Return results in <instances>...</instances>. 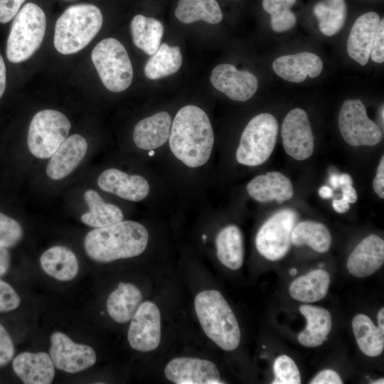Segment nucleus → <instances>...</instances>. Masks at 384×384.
Wrapping results in <instances>:
<instances>
[{"label":"nucleus","instance_id":"51","mask_svg":"<svg viewBox=\"0 0 384 384\" xmlns=\"http://www.w3.org/2000/svg\"><path fill=\"white\" fill-rule=\"evenodd\" d=\"M378 327L384 331V308H381L377 315Z\"/></svg>","mask_w":384,"mask_h":384},{"label":"nucleus","instance_id":"50","mask_svg":"<svg viewBox=\"0 0 384 384\" xmlns=\"http://www.w3.org/2000/svg\"><path fill=\"white\" fill-rule=\"evenodd\" d=\"M319 195L322 198L329 199L333 197L334 193L330 187L323 186L319 190Z\"/></svg>","mask_w":384,"mask_h":384},{"label":"nucleus","instance_id":"30","mask_svg":"<svg viewBox=\"0 0 384 384\" xmlns=\"http://www.w3.org/2000/svg\"><path fill=\"white\" fill-rule=\"evenodd\" d=\"M352 329L360 350L369 357H377L384 350V331L376 326L364 314L356 315Z\"/></svg>","mask_w":384,"mask_h":384},{"label":"nucleus","instance_id":"21","mask_svg":"<svg viewBox=\"0 0 384 384\" xmlns=\"http://www.w3.org/2000/svg\"><path fill=\"white\" fill-rule=\"evenodd\" d=\"M16 375L26 384H50L55 376L54 364L46 352H23L12 363Z\"/></svg>","mask_w":384,"mask_h":384},{"label":"nucleus","instance_id":"3","mask_svg":"<svg viewBox=\"0 0 384 384\" xmlns=\"http://www.w3.org/2000/svg\"><path fill=\"white\" fill-rule=\"evenodd\" d=\"M194 305L198 321L207 336L225 351L237 348L241 336L240 327L220 292L203 291L196 297Z\"/></svg>","mask_w":384,"mask_h":384},{"label":"nucleus","instance_id":"2","mask_svg":"<svg viewBox=\"0 0 384 384\" xmlns=\"http://www.w3.org/2000/svg\"><path fill=\"white\" fill-rule=\"evenodd\" d=\"M149 235L142 224L122 220L113 225L90 230L84 240L87 256L99 262H110L142 254Z\"/></svg>","mask_w":384,"mask_h":384},{"label":"nucleus","instance_id":"39","mask_svg":"<svg viewBox=\"0 0 384 384\" xmlns=\"http://www.w3.org/2000/svg\"><path fill=\"white\" fill-rule=\"evenodd\" d=\"M21 299L15 289L7 282L0 279V313L17 309Z\"/></svg>","mask_w":384,"mask_h":384},{"label":"nucleus","instance_id":"10","mask_svg":"<svg viewBox=\"0 0 384 384\" xmlns=\"http://www.w3.org/2000/svg\"><path fill=\"white\" fill-rule=\"evenodd\" d=\"M338 124L343 140L353 146H374L380 142V127L367 115L361 100L344 101L339 111Z\"/></svg>","mask_w":384,"mask_h":384},{"label":"nucleus","instance_id":"37","mask_svg":"<svg viewBox=\"0 0 384 384\" xmlns=\"http://www.w3.org/2000/svg\"><path fill=\"white\" fill-rule=\"evenodd\" d=\"M274 379L273 384H299L301 375L299 370L292 358L287 355L277 357L273 364Z\"/></svg>","mask_w":384,"mask_h":384},{"label":"nucleus","instance_id":"7","mask_svg":"<svg viewBox=\"0 0 384 384\" xmlns=\"http://www.w3.org/2000/svg\"><path fill=\"white\" fill-rule=\"evenodd\" d=\"M92 60L105 87L114 92L127 89L133 69L127 52L117 39L102 40L92 52Z\"/></svg>","mask_w":384,"mask_h":384},{"label":"nucleus","instance_id":"25","mask_svg":"<svg viewBox=\"0 0 384 384\" xmlns=\"http://www.w3.org/2000/svg\"><path fill=\"white\" fill-rule=\"evenodd\" d=\"M43 270L50 277L60 281H70L78 273L76 255L69 248L55 245L46 250L41 256Z\"/></svg>","mask_w":384,"mask_h":384},{"label":"nucleus","instance_id":"31","mask_svg":"<svg viewBox=\"0 0 384 384\" xmlns=\"http://www.w3.org/2000/svg\"><path fill=\"white\" fill-rule=\"evenodd\" d=\"M134 45L148 55L158 50L164 34L162 23L157 19L138 14L131 21Z\"/></svg>","mask_w":384,"mask_h":384},{"label":"nucleus","instance_id":"52","mask_svg":"<svg viewBox=\"0 0 384 384\" xmlns=\"http://www.w3.org/2000/svg\"><path fill=\"white\" fill-rule=\"evenodd\" d=\"M297 274V270L296 268H292L289 270V274L292 276H295Z\"/></svg>","mask_w":384,"mask_h":384},{"label":"nucleus","instance_id":"19","mask_svg":"<svg viewBox=\"0 0 384 384\" xmlns=\"http://www.w3.org/2000/svg\"><path fill=\"white\" fill-rule=\"evenodd\" d=\"M323 66L321 59L310 52L282 55L276 58L272 63L274 73L291 82H302L307 76L311 78L318 77Z\"/></svg>","mask_w":384,"mask_h":384},{"label":"nucleus","instance_id":"32","mask_svg":"<svg viewBox=\"0 0 384 384\" xmlns=\"http://www.w3.org/2000/svg\"><path fill=\"white\" fill-rule=\"evenodd\" d=\"M175 16L183 23L201 20L216 24L223 19V13L215 0H178Z\"/></svg>","mask_w":384,"mask_h":384},{"label":"nucleus","instance_id":"34","mask_svg":"<svg viewBox=\"0 0 384 384\" xmlns=\"http://www.w3.org/2000/svg\"><path fill=\"white\" fill-rule=\"evenodd\" d=\"M291 240L294 245H306L320 253L327 252L331 245V235L327 227L321 223L310 220L296 224Z\"/></svg>","mask_w":384,"mask_h":384},{"label":"nucleus","instance_id":"16","mask_svg":"<svg viewBox=\"0 0 384 384\" xmlns=\"http://www.w3.org/2000/svg\"><path fill=\"white\" fill-rule=\"evenodd\" d=\"M384 263V241L372 234L359 242L350 254L347 270L356 277H366L379 270Z\"/></svg>","mask_w":384,"mask_h":384},{"label":"nucleus","instance_id":"38","mask_svg":"<svg viewBox=\"0 0 384 384\" xmlns=\"http://www.w3.org/2000/svg\"><path fill=\"white\" fill-rule=\"evenodd\" d=\"M23 236L21 225L14 218L0 213V247L16 245Z\"/></svg>","mask_w":384,"mask_h":384},{"label":"nucleus","instance_id":"49","mask_svg":"<svg viewBox=\"0 0 384 384\" xmlns=\"http://www.w3.org/2000/svg\"><path fill=\"white\" fill-rule=\"evenodd\" d=\"M332 206L335 211L339 213H344L347 212L350 207V203L341 199H334L332 202Z\"/></svg>","mask_w":384,"mask_h":384},{"label":"nucleus","instance_id":"41","mask_svg":"<svg viewBox=\"0 0 384 384\" xmlns=\"http://www.w3.org/2000/svg\"><path fill=\"white\" fill-rule=\"evenodd\" d=\"M373 61L378 63L384 62V20L380 19L373 42L370 55Z\"/></svg>","mask_w":384,"mask_h":384},{"label":"nucleus","instance_id":"53","mask_svg":"<svg viewBox=\"0 0 384 384\" xmlns=\"http://www.w3.org/2000/svg\"><path fill=\"white\" fill-rule=\"evenodd\" d=\"M372 383H374V384H383L384 383V380L383 378H380L379 380H375V382H373Z\"/></svg>","mask_w":384,"mask_h":384},{"label":"nucleus","instance_id":"5","mask_svg":"<svg viewBox=\"0 0 384 384\" xmlns=\"http://www.w3.org/2000/svg\"><path fill=\"white\" fill-rule=\"evenodd\" d=\"M46 18L33 3L18 11L12 23L6 44V57L12 63L28 59L39 48L44 38Z\"/></svg>","mask_w":384,"mask_h":384},{"label":"nucleus","instance_id":"45","mask_svg":"<svg viewBox=\"0 0 384 384\" xmlns=\"http://www.w3.org/2000/svg\"><path fill=\"white\" fill-rule=\"evenodd\" d=\"M331 186L336 189L346 185H353V178L348 174H332L329 177Z\"/></svg>","mask_w":384,"mask_h":384},{"label":"nucleus","instance_id":"40","mask_svg":"<svg viewBox=\"0 0 384 384\" xmlns=\"http://www.w3.org/2000/svg\"><path fill=\"white\" fill-rule=\"evenodd\" d=\"M14 346L6 329L0 324V367L6 366L13 358Z\"/></svg>","mask_w":384,"mask_h":384},{"label":"nucleus","instance_id":"24","mask_svg":"<svg viewBox=\"0 0 384 384\" xmlns=\"http://www.w3.org/2000/svg\"><path fill=\"white\" fill-rule=\"evenodd\" d=\"M299 311L305 317L306 326L298 335L299 342L309 348L321 346L331 329V313L324 307L308 304L300 306Z\"/></svg>","mask_w":384,"mask_h":384},{"label":"nucleus","instance_id":"1","mask_svg":"<svg viewBox=\"0 0 384 384\" xmlns=\"http://www.w3.org/2000/svg\"><path fill=\"white\" fill-rule=\"evenodd\" d=\"M169 139L171 151L185 165L196 168L205 164L214 143L207 114L196 105L183 107L171 124Z\"/></svg>","mask_w":384,"mask_h":384},{"label":"nucleus","instance_id":"43","mask_svg":"<svg viewBox=\"0 0 384 384\" xmlns=\"http://www.w3.org/2000/svg\"><path fill=\"white\" fill-rule=\"evenodd\" d=\"M311 384H342L340 375L334 370L326 369L319 372L309 383Z\"/></svg>","mask_w":384,"mask_h":384},{"label":"nucleus","instance_id":"4","mask_svg":"<svg viewBox=\"0 0 384 384\" xmlns=\"http://www.w3.org/2000/svg\"><path fill=\"white\" fill-rule=\"evenodd\" d=\"M102 21L101 11L95 5L82 4L68 7L55 23V49L64 55L78 52L97 35Z\"/></svg>","mask_w":384,"mask_h":384},{"label":"nucleus","instance_id":"42","mask_svg":"<svg viewBox=\"0 0 384 384\" xmlns=\"http://www.w3.org/2000/svg\"><path fill=\"white\" fill-rule=\"evenodd\" d=\"M26 0H0V23L10 21Z\"/></svg>","mask_w":384,"mask_h":384},{"label":"nucleus","instance_id":"15","mask_svg":"<svg viewBox=\"0 0 384 384\" xmlns=\"http://www.w3.org/2000/svg\"><path fill=\"white\" fill-rule=\"evenodd\" d=\"M166 378L176 384H220V373L213 362L196 358L181 357L165 367Z\"/></svg>","mask_w":384,"mask_h":384},{"label":"nucleus","instance_id":"6","mask_svg":"<svg viewBox=\"0 0 384 384\" xmlns=\"http://www.w3.org/2000/svg\"><path fill=\"white\" fill-rule=\"evenodd\" d=\"M277 119L270 113L254 117L244 129L236 159L239 164L256 166L265 163L272 154L278 134Z\"/></svg>","mask_w":384,"mask_h":384},{"label":"nucleus","instance_id":"33","mask_svg":"<svg viewBox=\"0 0 384 384\" xmlns=\"http://www.w3.org/2000/svg\"><path fill=\"white\" fill-rule=\"evenodd\" d=\"M151 55L144 67V74L150 80L171 75L176 73L182 64V55L178 46L163 43Z\"/></svg>","mask_w":384,"mask_h":384},{"label":"nucleus","instance_id":"23","mask_svg":"<svg viewBox=\"0 0 384 384\" xmlns=\"http://www.w3.org/2000/svg\"><path fill=\"white\" fill-rule=\"evenodd\" d=\"M171 124V116L164 111L144 118L134 127V144L144 150H153L160 147L169 138Z\"/></svg>","mask_w":384,"mask_h":384},{"label":"nucleus","instance_id":"20","mask_svg":"<svg viewBox=\"0 0 384 384\" xmlns=\"http://www.w3.org/2000/svg\"><path fill=\"white\" fill-rule=\"evenodd\" d=\"M87 149L86 139L80 134L66 138L51 156L46 174L53 180L68 176L84 158Z\"/></svg>","mask_w":384,"mask_h":384},{"label":"nucleus","instance_id":"47","mask_svg":"<svg viewBox=\"0 0 384 384\" xmlns=\"http://www.w3.org/2000/svg\"><path fill=\"white\" fill-rule=\"evenodd\" d=\"M342 198L349 203L356 202L358 195L352 185H346L341 187Z\"/></svg>","mask_w":384,"mask_h":384},{"label":"nucleus","instance_id":"18","mask_svg":"<svg viewBox=\"0 0 384 384\" xmlns=\"http://www.w3.org/2000/svg\"><path fill=\"white\" fill-rule=\"evenodd\" d=\"M380 21V16L370 11L360 16L351 28L346 43L347 53L361 65H366L368 62Z\"/></svg>","mask_w":384,"mask_h":384},{"label":"nucleus","instance_id":"36","mask_svg":"<svg viewBox=\"0 0 384 384\" xmlns=\"http://www.w3.org/2000/svg\"><path fill=\"white\" fill-rule=\"evenodd\" d=\"M297 0H262L264 10L271 15V27L277 33L290 30L297 23V17L291 10Z\"/></svg>","mask_w":384,"mask_h":384},{"label":"nucleus","instance_id":"29","mask_svg":"<svg viewBox=\"0 0 384 384\" xmlns=\"http://www.w3.org/2000/svg\"><path fill=\"white\" fill-rule=\"evenodd\" d=\"M89 211L81 215V221L90 227L102 228L123 220V213L117 206L105 203L100 194L92 189L84 194Z\"/></svg>","mask_w":384,"mask_h":384},{"label":"nucleus","instance_id":"11","mask_svg":"<svg viewBox=\"0 0 384 384\" xmlns=\"http://www.w3.org/2000/svg\"><path fill=\"white\" fill-rule=\"evenodd\" d=\"M282 145L293 159L303 161L309 158L314 149V137L306 112L301 108L290 110L281 129Z\"/></svg>","mask_w":384,"mask_h":384},{"label":"nucleus","instance_id":"35","mask_svg":"<svg viewBox=\"0 0 384 384\" xmlns=\"http://www.w3.org/2000/svg\"><path fill=\"white\" fill-rule=\"evenodd\" d=\"M313 11L318 19L321 32L326 36L338 33L347 18L345 0H322L314 6Z\"/></svg>","mask_w":384,"mask_h":384},{"label":"nucleus","instance_id":"46","mask_svg":"<svg viewBox=\"0 0 384 384\" xmlns=\"http://www.w3.org/2000/svg\"><path fill=\"white\" fill-rule=\"evenodd\" d=\"M10 254L5 247H0V277L5 275L9 270Z\"/></svg>","mask_w":384,"mask_h":384},{"label":"nucleus","instance_id":"13","mask_svg":"<svg viewBox=\"0 0 384 384\" xmlns=\"http://www.w3.org/2000/svg\"><path fill=\"white\" fill-rule=\"evenodd\" d=\"M130 346L138 351L148 352L156 348L161 341V314L151 302L141 303L131 323L127 334Z\"/></svg>","mask_w":384,"mask_h":384},{"label":"nucleus","instance_id":"26","mask_svg":"<svg viewBox=\"0 0 384 384\" xmlns=\"http://www.w3.org/2000/svg\"><path fill=\"white\" fill-rule=\"evenodd\" d=\"M142 300L139 288L132 283L120 282L109 295L107 310L110 317L118 323L132 319Z\"/></svg>","mask_w":384,"mask_h":384},{"label":"nucleus","instance_id":"48","mask_svg":"<svg viewBox=\"0 0 384 384\" xmlns=\"http://www.w3.org/2000/svg\"><path fill=\"white\" fill-rule=\"evenodd\" d=\"M6 82V66L2 56L0 55V98L3 95Z\"/></svg>","mask_w":384,"mask_h":384},{"label":"nucleus","instance_id":"12","mask_svg":"<svg viewBox=\"0 0 384 384\" xmlns=\"http://www.w3.org/2000/svg\"><path fill=\"white\" fill-rule=\"evenodd\" d=\"M50 341L49 355L58 370L75 373L89 368L96 362V353L92 347L75 343L63 332L53 333Z\"/></svg>","mask_w":384,"mask_h":384},{"label":"nucleus","instance_id":"9","mask_svg":"<svg viewBox=\"0 0 384 384\" xmlns=\"http://www.w3.org/2000/svg\"><path fill=\"white\" fill-rule=\"evenodd\" d=\"M298 215L290 208L282 209L269 218L255 238L258 252L266 259L277 261L284 257L291 245V235Z\"/></svg>","mask_w":384,"mask_h":384},{"label":"nucleus","instance_id":"55","mask_svg":"<svg viewBox=\"0 0 384 384\" xmlns=\"http://www.w3.org/2000/svg\"><path fill=\"white\" fill-rule=\"evenodd\" d=\"M65 1H74V0H65Z\"/></svg>","mask_w":384,"mask_h":384},{"label":"nucleus","instance_id":"27","mask_svg":"<svg viewBox=\"0 0 384 384\" xmlns=\"http://www.w3.org/2000/svg\"><path fill=\"white\" fill-rule=\"evenodd\" d=\"M330 285V275L324 270H315L306 275L295 279L289 287V292L294 299L311 303L324 299Z\"/></svg>","mask_w":384,"mask_h":384},{"label":"nucleus","instance_id":"44","mask_svg":"<svg viewBox=\"0 0 384 384\" xmlns=\"http://www.w3.org/2000/svg\"><path fill=\"white\" fill-rule=\"evenodd\" d=\"M373 187L375 193L381 198H384V156H382L373 179Z\"/></svg>","mask_w":384,"mask_h":384},{"label":"nucleus","instance_id":"8","mask_svg":"<svg viewBox=\"0 0 384 384\" xmlns=\"http://www.w3.org/2000/svg\"><path fill=\"white\" fill-rule=\"evenodd\" d=\"M71 124L67 117L54 110L37 112L31 121L27 144L31 153L39 159L53 156L66 139Z\"/></svg>","mask_w":384,"mask_h":384},{"label":"nucleus","instance_id":"54","mask_svg":"<svg viewBox=\"0 0 384 384\" xmlns=\"http://www.w3.org/2000/svg\"><path fill=\"white\" fill-rule=\"evenodd\" d=\"M154 152L153 151L149 153V156H152V155H154Z\"/></svg>","mask_w":384,"mask_h":384},{"label":"nucleus","instance_id":"28","mask_svg":"<svg viewBox=\"0 0 384 384\" xmlns=\"http://www.w3.org/2000/svg\"><path fill=\"white\" fill-rule=\"evenodd\" d=\"M217 257L226 267L240 269L244 260L243 237L240 228L230 225L223 228L216 237Z\"/></svg>","mask_w":384,"mask_h":384},{"label":"nucleus","instance_id":"17","mask_svg":"<svg viewBox=\"0 0 384 384\" xmlns=\"http://www.w3.org/2000/svg\"><path fill=\"white\" fill-rule=\"evenodd\" d=\"M99 188L131 201H140L149 192V184L142 176L129 175L117 169H108L98 177Z\"/></svg>","mask_w":384,"mask_h":384},{"label":"nucleus","instance_id":"14","mask_svg":"<svg viewBox=\"0 0 384 384\" xmlns=\"http://www.w3.org/2000/svg\"><path fill=\"white\" fill-rule=\"evenodd\" d=\"M213 86L230 99L244 102L257 92V77L247 70H240L231 64L215 67L210 75Z\"/></svg>","mask_w":384,"mask_h":384},{"label":"nucleus","instance_id":"22","mask_svg":"<svg viewBox=\"0 0 384 384\" xmlns=\"http://www.w3.org/2000/svg\"><path fill=\"white\" fill-rule=\"evenodd\" d=\"M247 191L253 199L262 203L273 200L282 203L291 199L294 195L291 181L277 171L256 176L247 185Z\"/></svg>","mask_w":384,"mask_h":384}]
</instances>
